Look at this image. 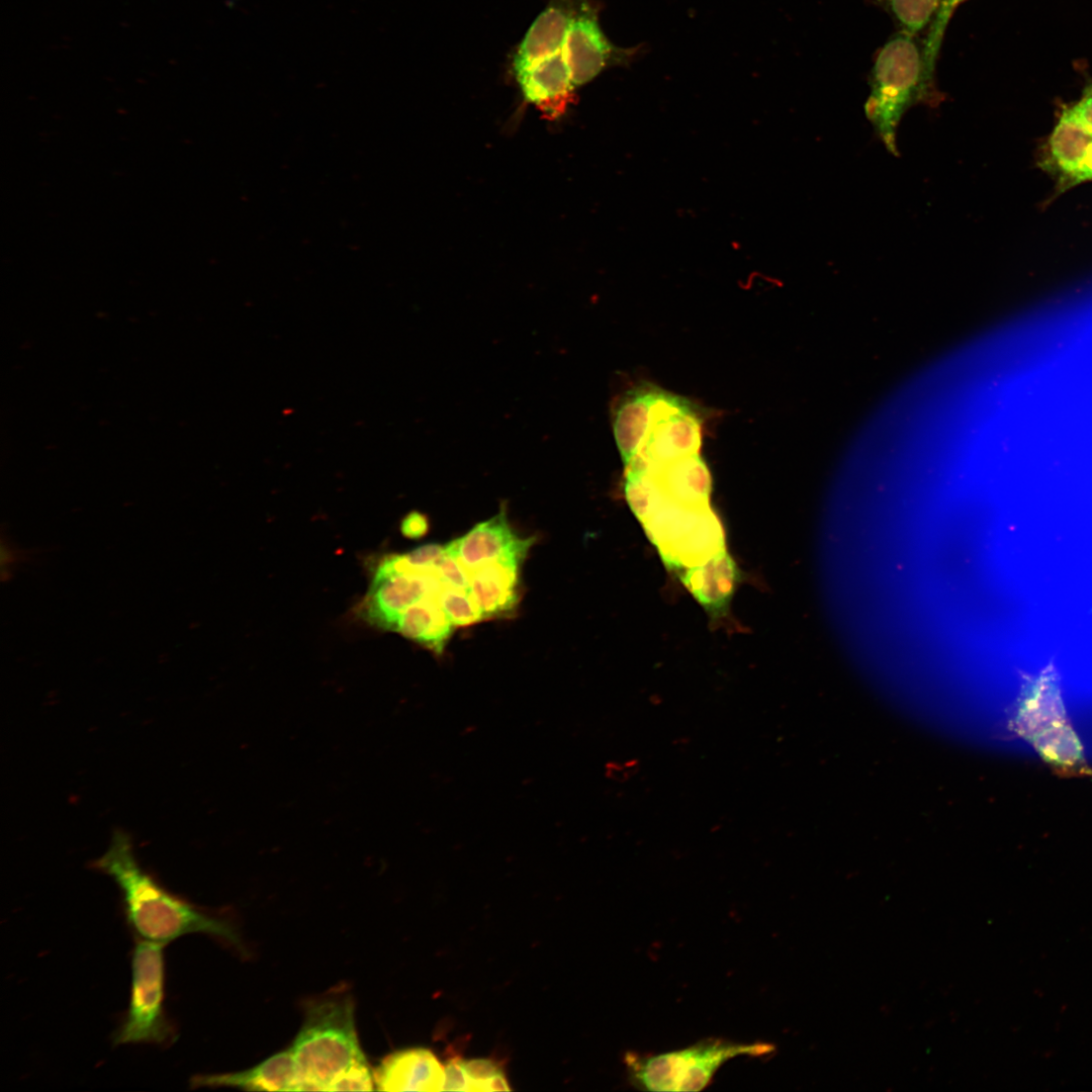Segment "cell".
<instances>
[{
	"label": "cell",
	"instance_id": "cell-13",
	"mask_svg": "<svg viewBox=\"0 0 1092 1092\" xmlns=\"http://www.w3.org/2000/svg\"><path fill=\"white\" fill-rule=\"evenodd\" d=\"M190 1086L192 1089L231 1087L246 1091H298V1080L289 1048L244 1071L195 1075Z\"/></svg>",
	"mask_w": 1092,
	"mask_h": 1092
},
{
	"label": "cell",
	"instance_id": "cell-3",
	"mask_svg": "<svg viewBox=\"0 0 1092 1092\" xmlns=\"http://www.w3.org/2000/svg\"><path fill=\"white\" fill-rule=\"evenodd\" d=\"M932 83L914 34H896L879 51L864 112L890 154L899 153L897 129L909 107L920 101H938Z\"/></svg>",
	"mask_w": 1092,
	"mask_h": 1092
},
{
	"label": "cell",
	"instance_id": "cell-28",
	"mask_svg": "<svg viewBox=\"0 0 1092 1092\" xmlns=\"http://www.w3.org/2000/svg\"><path fill=\"white\" fill-rule=\"evenodd\" d=\"M401 530L403 535L411 538L421 537L428 531L427 519L420 513H411L404 518Z\"/></svg>",
	"mask_w": 1092,
	"mask_h": 1092
},
{
	"label": "cell",
	"instance_id": "cell-12",
	"mask_svg": "<svg viewBox=\"0 0 1092 1092\" xmlns=\"http://www.w3.org/2000/svg\"><path fill=\"white\" fill-rule=\"evenodd\" d=\"M522 560H502L467 571L468 589L483 619L510 617L521 599Z\"/></svg>",
	"mask_w": 1092,
	"mask_h": 1092
},
{
	"label": "cell",
	"instance_id": "cell-19",
	"mask_svg": "<svg viewBox=\"0 0 1092 1092\" xmlns=\"http://www.w3.org/2000/svg\"><path fill=\"white\" fill-rule=\"evenodd\" d=\"M1028 742L1041 758L1061 775L1092 774L1086 763L1079 737L1068 720L1035 734Z\"/></svg>",
	"mask_w": 1092,
	"mask_h": 1092
},
{
	"label": "cell",
	"instance_id": "cell-5",
	"mask_svg": "<svg viewBox=\"0 0 1092 1092\" xmlns=\"http://www.w3.org/2000/svg\"><path fill=\"white\" fill-rule=\"evenodd\" d=\"M165 945L136 939L131 951L128 1007L113 1033L114 1045L169 1046L176 1040V1026L165 1009Z\"/></svg>",
	"mask_w": 1092,
	"mask_h": 1092
},
{
	"label": "cell",
	"instance_id": "cell-9",
	"mask_svg": "<svg viewBox=\"0 0 1092 1092\" xmlns=\"http://www.w3.org/2000/svg\"><path fill=\"white\" fill-rule=\"evenodd\" d=\"M1092 147V130L1065 107L1041 147L1039 165L1057 180L1059 192L1076 185V178Z\"/></svg>",
	"mask_w": 1092,
	"mask_h": 1092
},
{
	"label": "cell",
	"instance_id": "cell-17",
	"mask_svg": "<svg viewBox=\"0 0 1092 1092\" xmlns=\"http://www.w3.org/2000/svg\"><path fill=\"white\" fill-rule=\"evenodd\" d=\"M439 595L440 592L427 596L406 608L395 620L391 631L442 655L456 627L442 609Z\"/></svg>",
	"mask_w": 1092,
	"mask_h": 1092
},
{
	"label": "cell",
	"instance_id": "cell-14",
	"mask_svg": "<svg viewBox=\"0 0 1092 1092\" xmlns=\"http://www.w3.org/2000/svg\"><path fill=\"white\" fill-rule=\"evenodd\" d=\"M528 102L550 118L565 112L575 88L562 51L516 75Z\"/></svg>",
	"mask_w": 1092,
	"mask_h": 1092
},
{
	"label": "cell",
	"instance_id": "cell-20",
	"mask_svg": "<svg viewBox=\"0 0 1092 1092\" xmlns=\"http://www.w3.org/2000/svg\"><path fill=\"white\" fill-rule=\"evenodd\" d=\"M656 388H639L620 403L614 419V433L624 462L632 458L644 439Z\"/></svg>",
	"mask_w": 1092,
	"mask_h": 1092
},
{
	"label": "cell",
	"instance_id": "cell-10",
	"mask_svg": "<svg viewBox=\"0 0 1092 1092\" xmlns=\"http://www.w3.org/2000/svg\"><path fill=\"white\" fill-rule=\"evenodd\" d=\"M373 1078L381 1091H444L445 1066L430 1050L411 1048L385 1056Z\"/></svg>",
	"mask_w": 1092,
	"mask_h": 1092
},
{
	"label": "cell",
	"instance_id": "cell-21",
	"mask_svg": "<svg viewBox=\"0 0 1092 1092\" xmlns=\"http://www.w3.org/2000/svg\"><path fill=\"white\" fill-rule=\"evenodd\" d=\"M439 601L445 614L455 627H465L484 621L470 596L468 587H457L443 582Z\"/></svg>",
	"mask_w": 1092,
	"mask_h": 1092
},
{
	"label": "cell",
	"instance_id": "cell-18",
	"mask_svg": "<svg viewBox=\"0 0 1092 1092\" xmlns=\"http://www.w3.org/2000/svg\"><path fill=\"white\" fill-rule=\"evenodd\" d=\"M736 565L726 550L704 563L685 570L680 579L706 608L717 610L726 605L736 581Z\"/></svg>",
	"mask_w": 1092,
	"mask_h": 1092
},
{
	"label": "cell",
	"instance_id": "cell-15",
	"mask_svg": "<svg viewBox=\"0 0 1092 1092\" xmlns=\"http://www.w3.org/2000/svg\"><path fill=\"white\" fill-rule=\"evenodd\" d=\"M643 472L653 477L668 499L687 507H709L711 476L699 453L663 464H650L636 473Z\"/></svg>",
	"mask_w": 1092,
	"mask_h": 1092
},
{
	"label": "cell",
	"instance_id": "cell-6",
	"mask_svg": "<svg viewBox=\"0 0 1092 1092\" xmlns=\"http://www.w3.org/2000/svg\"><path fill=\"white\" fill-rule=\"evenodd\" d=\"M667 567L687 570L717 548L722 525L709 507L693 508L665 497L658 510L641 523Z\"/></svg>",
	"mask_w": 1092,
	"mask_h": 1092
},
{
	"label": "cell",
	"instance_id": "cell-8",
	"mask_svg": "<svg viewBox=\"0 0 1092 1092\" xmlns=\"http://www.w3.org/2000/svg\"><path fill=\"white\" fill-rule=\"evenodd\" d=\"M533 542V537L521 538L513 531L503 509L447 545L469 571L495 561H524Z\"/></svg>",
	"mask_w": 1092,
	"mask_h": 1092
},
{
	"label": "cell",
	"instance_id": "cell-4",
	"mask_svg": "<svg viewBox=\"0 0 1092 1092\" xmlns=\"http://www.w3.org/2000/svg\"><path fill=\"white\" fill-rule=\"evenodd\" d=\"M775 1051L767 1042L743 1043L709 1038L685 1049L639 1056L628 1053L625 1063L631 1084L646 1091H701L728 1061L762 1057Z\"/></svg>",
	"mask_w": 1092,
	"mask_h": 1092
},
{
	"label": "cell",
	"instance_id": "cell-25",
	"mask_svg": "<svg viewBox=\"0 0 1092 1092\" xmlns=\"http://www.w3.org/2000/svg\"><path fill=\"white\" fill-rule=\"evenodd\" d=\"M373 1071L367 1060L353 1065L339 1077L329 1091H371L374 1089Z\"/></svg>",
	"mask_w": 1092,
	"mask_h": 1092
},
{
	"label": "cell",
	"instance_id": "cell-29",
	"mask_svg": "<svg viewBox=\"0 0 1092 1092\" xmlns=\"http://www.w3.org/2000/svg\"><path fill=\"white\" fill-rule=\"evenodd\" d=\"M1071 109L1092 130V85L1086 89L1083 97L1071 106Z\"/></svg>",
	"mask_w": 1092,
	"mask_h": 1092
},
{
	"label": "cell",
	"instance_id": "cell-2",
	"mask_svg": "<svg viewBox=\"0 0 1092 1092\" xmlns=\"http://www.w3.org/2000/svg\"><path fill=\"white\" fill-rule=\"evenodd\" d=\"M298 1091H329L353 1065L365 1061L355 1005L348 995H329L306 1003L303 1023L290 1046Z\"/></svg>",
	"mask_w": 1092,
	"mask_h": 1092
},
{
	"label": "cell",
	"instance_id": "cell-22",
	"mask_svg": "<svg viewBox=\"0 0 1092 1092\" xmlns=\"http://www.w3.org/2000/svg\"><path fill=\"white\" fill-rule=\"evenodd\" d=\"M888 2L903 31L915 34L932 21L940 0H888Z\"/></svg>",
	"mask_w": 1092,
	"mask_h": 1092
},
{
	"label": "cell",
	"instance_id": "cell-26",
	"mask_svg": "<svg viewBox=\"0 0 1092 1092\" xmlns=\"http://www.w3.org/2000/svg\"><path fill=\"white\" fill-rule=\"evenodd\" d=\"M438 575L447 584L468 587L469 574L446 544V554L436 565Z\"/></svg>",
	"mask_w": 1092,
	"mask_h": 1092
},
{
	"label": "cell",
	"instance_id": "cell-23",
	"mask_svg": "<svg viewBox=\"0 0 1092 1092\" xmlns=\"http://www.w3.org/2000/svg\"><path fill=\"white\" fill-rule=\"evenodd\" d=\"M964 1L965 0H940L938 9L931 21L930 29L924 41L922 52L926 74L932 81L944 31L953 11Z\"/></svg>",
	"mask_w": 1092,
	"mask_h": 1092
},
{
	"label": "cell",
	"instance_id": "cell-11",
	"mask_svg": "<svg viewBox=\"0 0 1092 1092\" xmlns=\"http://www.w3.org/2000/svg\"><path fill=\"white\" fill-rule=\"evenodd\" d=\"M588 0H552L526 32L513 60L515 75L562 51L570 24Z\"/></svg>",
	"mask_w": 1092,
	"mask_h": 1092
},
{
	"label": "cell",
	"instance_id": "cell-7",
	"mask_svg": "<svg viewBox=\"0 0 1092 1092\" xmlns=\"http://www.w3.org/2000/svg\"><path fill=\"white\" fill-rule=\"evenodd\" d=\"M562 54L575 87L584 85L605 69L629 62L634 50L614 46L598 21V10L587 1L568 29Z\"/></svg>",
	"mask_w": 1092,
	"mask_h": 1092
},
{
	"label": "cell",
	"instance_id": "cell-1",
	"mask_svg": "<svg viewBox=\"0 0 1092 1092\" xmlns=\"http://www.w3.org/2000/svg\"><path fill=\"white\" fill-rule=\"evenodd\" d=\"M93 867L111 877L122 900L126 923L138 938L168 944L190 933H203L241 948L236 928L164 888L135 858L127 834L117 831Z\"/></svg>",
	"mask_w": 1092,
	"mask_h": 1092
},
{
	"label": "cell",
	"instance_id": "cell-16",
	"mask_svg": "<svg viewBox=\"0 0 1092 1092\" xmlns=\"http://www.w3.org/2000/svg\"><path fill=\"white\" fill-rule=\"evenodd\" d=\"M1068 720L1053 670L1028 678L1019 700L1012 729L1027 741L1035 734Z\"/></svg>",
	"mask_w": 1092,
	"mask_h": 1092
},
{
	"label": "cell",
	"instance_id": "cell-27",
	"mask_svg": "<svg viewBox=\"0 0 1092 1092\" xmlns=\"http://www.w3.org/2000/svg\"><path fill=\"white\" fill-rule=\"evenodd\" d=\"M444 1090L468 1091V1080L460 1058H452L446 1063Z\"/></svg>",
	"mask_w": 1092,
	"mask_h": 1092
},
{
	"label": "cell",
	"instance_id": "cell-30",
	"mask_svg": "<svg viewBox=\"0 0 1092 1092\" xmlns=\"http://www.w3.org/2000/svg\"><path fill=\"white\" fill-rule=\"evenodd\" d=\"M0 553L2 578H4V576L9 578V575L12 573L13 565L18 561V552L9 543L2 541Z\"/></svg>",
	"mask_w": 1092,
	"mask_h": 1092
},
{
	"label": "cell",
	"instance_id": "cell-24",
	"mask_svg": "<svg viewBox=\"0 0 1092 1092\" xmlns=\"http://www.w3.org/2000/svg\"><path fill=\"white\" fill-rule=\"evenodd\" d=\"M468 1080V1091H509L508 1081L502 1069L491 1060H462Z\"/></svg>",
	"mask_w": 1092,
	"mask_h": 1092
},
{
	"label": "cell",
	"instance_id": "cell-31",
	"mask_svg": "<svg viewBox=\"0 0 1092 1092\" xmlns=\"http://www.w3.org/2000/svg\"><path fill=\"white\" fill-rule=\"evenodd\" d=\"M1089 180H1092V147L1076 178V185Z\"/></svg>",
	"mask_w": 1092,
	"mask_h": 1092
}]
</instances>
